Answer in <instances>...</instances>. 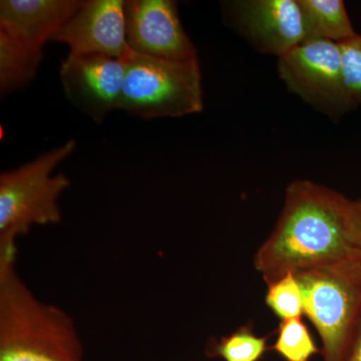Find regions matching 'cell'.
I'll use <instances>...</instances> for the list:
<instances>
[{"mask_svg": "<svg viewBox=\"0 0 361 361\" xmlns=\"http://www.w3.org/2000/svg\"><path fill=\"white\" fill-rule=\"evenodd\" d=\"M345 361H361V322Z\"/></svg>", "mask_w": 361, "mask_h": 361, "instance_id": "obj_18", "label": "cell"}, {"mask_svg": "<svg viewBox=\"0 0 361 361\" xmlns=\"http://www.w3.org/2000/svg\"><path fill=\"white\" fill-rule=\"evenodd\" d=\"M127 39L130 51L152 58H198L180 23L177 2L172 0L126 1Z\"/></svg>", "mask_w": 361, "mask_h": 361, "instance_id": "obj_9", "label": "cell"}, {"mask_svg": "<svg viewBox=\"0 0 361 361\" xmlns=\"http://www.w3.org/2000/svg\"><path fill=\"white\" fill-rule=\"evenodd\" d=\"M232 25L255 49L277 58L306 39L298 0H239L227 2Z\"/></svg>", "mask_w": 361, "mask_h": 361, "instance_id": "obj_8", "label": "cell"}, {"mask_svg": "<svg viewBox=\"0 0 361 361\" xmlns=\"http://www.w3.org/2000/svg\"><path fill=\"white\" fill-rule=\"evenodd\" d=\"M118 110L144 120L180 118L204 109L198 58L163 59L130 51Z\"/></svg>", "mask_w": 361, "mask_h": 361, "instance_id": "obj_4", "label": "cell"}, {"mask_svg": "<svg viewBox=\"0 0 361 361\" xmlns=\"http://www.w3.org/2000/svg\"><path fill=\"white\" fill-rule=\"evenodd\" d=\"M52 40L68 45L70 54H99L123 59L130 49L126 1H82L78 11Z\"/></svg>", "mask_w": 361, "mask_h": 361, "instance_id": "obj_10", "label": "cell"}, {"mask_svg": "<svg viewBox=\"0 0 361 361\" xmlns=\"http://www.w3.org/2000/svg\"><path fill=\"white\" fill-rule=\"evenodd\" d=\"M80 4L78 0H1L0 32L44 51Z\"/></svg>", "mask_w": 361, "mask_h": 361, "instance_id": "obj_11", "label": "cell"}, {"mask_svg": "<svg viewBox=\"0 0 361 361\" xmlns=\"http://www.w3.org/2000/svg\"><path fill=\"white\" fill-rule=\"evenodd\" d=\"M44 59V51L0 32V92L13 94L27 87L37 77Z\"/></svg>", "mask_w": 361, "mask_h": 361, "instance_id": "obj_13", "label": "cell"}, {"mask_svg": "<svg viewBox=\"0 0 361 361\" xmlns=\"http://www.w3.org/2000/svg\"><path fill=\"white\" fill-rule=\"evenodd\" d=\"M356 238H357L358 258L361 264V199L355 201Z\"/></svg>", "mask_w": 361, "mask_h": 361, "instance_id": "obj_19", "label": "cell"}, {"mask_svg": "<svg viewBox=\"0 0 361 361\" xmlns=\"http://www.w3.org/2000/svg\"><path fill=\"white\" fill-rule=\"evenodd\" d=\"M304 314L322 341L323 361H345L361 322V264L336 263L294 273Z\"/></svg>", "mask_w": 361, "mask_h": 361, "instance_id": "obj_5", "label": "cell"}, {"mask_svg": "<svg viewBox=\"0 0 361 361\" xmlns=\"http://www.w3.org/2000/svg\"><path fill=\"white\" fill-rule=\"evenodd\" d=\"M272 349L286 361H310L313 355L322 353L301 317L282 320Z\"/></svg>", "mask_w": 361, "mask_h": 361, "instance_id": "obj_15", "label": "cell"}, {"mask_svg": "<svg viewBox=\"0 0 361 361\" xmlns=\"http://www.w3.org/2000/svg\"><path fill=\"white\" fill-rule=\"evenodd\" d=\"M356 261L355 201L312 180L286 189L277 224L254 256L266 283L287 273Z\"/></svg>", "mask_w": 361, "mask_h": 361, "instance_id": "obj_1", "label": "cell"}, {"mask_svg": "<svg viewBox=\"0 0 361 361\" xmlns=\"http://www.w3.org/2000/svg\"><path fill=\"white\" fill-rule=\"evenodd\" d=\"M267 285L266 304L281 322L304 314L302 290L294 273H287Z\"/></svg>", "mask_w": 361, "mask_h": 361, "instance_id": "obj_16", "label": "cell"}, {"mask_svg": "<svg viewBox=\"0 0 361 361\" xmlns=\"http://www.w3.org/2000/svg\"><path fill=\"white\" fill-rule=\"evenodd\" d=\"M16 257L0 258V361H82L73 319L32 293Z\"/></svg>", "mask_w": 361, "mask_h": 361, "instance_id": "obj_2", "label": "cell"}, {"mask_svg": "<svg viewBox=\"0 0 361 361\" xmlns=\"http://www.w3.org/2000/svg\"><path fill=\"white\" fill-rule=\"evenodd\" d=\"M302 11L306 39L341 44L355 37L345 4L341 0H298Z\"/></svg>", "mask_w": 361, "mask_h": 361, "instance_id": "obj_12", "label": "cell"}, {"mask_svg": "<svg viewBox=\"0 0 361 361\" xmlns=\"http://www.w3.org/2000/svg\"><path fill=\"white\" fill-rule=\"evenodd\" d=\"M338 44L346 89L357 106L361 104V35H356Z\"/></svg>", "mask_w": 361, "mask_h": 361, "instance_id": "obj_17", "label": "cell"}, {"mask_svg": "<svg viewBox=\"0 0 361 361\" xmlns=\"http://www.w3.org/2000/svg\"><path fill=\"white\" fill-rule=\"evenodd\" d=\"M73 140L45 152L20 167L0 175V257L16 256V239L32 226L58 224L61 221L59 200L71 186L56 167L73 153Z\"/></svg>", "mask_w": 361, "mask_h": 361, "instance_id": "obj_3", "label": "cell"}, {"mask_svg": "<svg viewBox=\"0 0 361 361\" xmlns=\"http://www.w3.org/2000/svg\"><path fill=\"white\" fill-rule=\"evenodd\" d=\"M280 78L293 94L331 118L355 108L349 97L341 47L329 40H307L278 58Z\"/></svg>", "mask_w": 361, "mask_h": 361, "instance_id": "obj_6", "label": "cell"}, {"mask_svg": "<svg viewBox=\"0 0 361 361\" xmlns=\"http://www.w3.org/2000/svg\"><path fill=\"white\" fill-rule=\"evenodd\" d=\"M267 350V337H258L244 326L209 346V356L225 361H259Z\"/></svg>", "mask_w": 361, "mask_h": 361, "instance_id": "obj_14", "label": "cell"}, {"mask_svg": "<svg viewBox=\"0 0 361 361\" xmlns=\"http://www.w3.org/2000/svg\"><path fill=\"white\" fill-rule=\"evenodd\" d=\"M125 77V59L99 54H68L59 68L68 101L97 123L118 110Z\"/></svg>", "mask_w": 361, "mask_h": 361, "instance_id": "obj_7", "label": "cell"}]
</instances>
